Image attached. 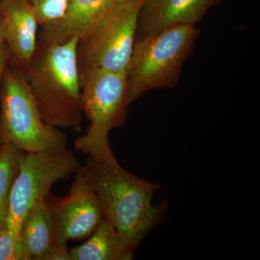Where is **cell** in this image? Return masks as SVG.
<instances>
[{
  "mask_svg": "<svg viewBox=\"0 0 260 260\" xmlns=\"http://www.w3.org/2000/svg\"><path fill=\"white\" fill-rule=\"evenodd\" d=\"M144 1L118 3L104 20L78 40L79 75L94 69L126 73L134 47L138 15Z\"/></svg>",
  "mask_w": 260,
  "mask_h": 260,
  "instance_id": "8992f818",
  "label": "cell"
},
{
  "mask_svg": "<svg viewBox=\"0 0 260 260\" xmlns=\"http://www.w3.org/2000/svg\"><path fill=\"white\" fill-rule=\"evenodd\" d=\"M79 246L70 249L71 260H131L135 251L107 219Z\"/></svg>",
  "mask_w": 260,
  "mask_h": 260,
  "instance_id": "7c38bea8",
  "label": "cell"
},
{
  "mask_svg": "<svg viewBox=\"0 0 260 260\" xmlns=\"http://www.w3.org/2000/svg\"><path fill=\"white\" fill-rule=\"evenodd\" d=\"M0 260H29L20 239L8 227L0 229Z\"/></svg>",
  "mask_w": 260,
  "mask_h": 260,
  "instance_id": "2e32d148",
  "label": "cell"
},
{
  "mask_svg": "<svg viewBox=\"0 0 260 260\" xmlns=\"http://www.w3.org/2000/svg\"><path fill=\"white\" fill-rule=\"evenodd\" d=\"M199 34L195 25H177L135 40L126 71L128 107L150 90L177 85Z\"/></svg>",
  "mask_w": 260,
  "mask_h": 260,
  "instance_id": "277c9868",
  "label": "cell"
},
{
  "mask_svg": "<svg viewBox=\"0 0 260 260\" xmlns=\"http://www.w3.org/2000/svg\"><path fill=\"white\" fill-rule=\"evenodd\" d=\"M75 174L66 196L56 198L49 194L46 198L56 242L59 244L88 239L106 219L102 203L83 166Z\"/></svg>",
  "mask_w": 260,
  "mask_h": 260,
  "instance_id": "ba28073f",
  "label": "cell"
},
{
  "mask_svg": "<svg viewBox=\"0 0 260 260\" xmlns=\"http://www.w3.org/2000/svg\"><path fill=\"white\" fill-rule=\"evenodd\" d=\"M144 0H118V3H133V2H142Z\"/></svg>",
  "mask_w": 260,
  "mask_h": 260,
  "instance_id": "ffe728a7",
  "label": "cell"
},
{
  "mask_svg": "<svg viewBox=\"0 0 260 260\" xmlns=\"http://www.w3.org/2000/svg\"><path fill=\"white\" fill-rule=\"evenodd\" d=\"M42 28L57 21L64 15L68 0H26Z\"/></svg>",
  "mask_w": 260,
  "mask_h": 260,
  "instance_id": "9a60e30c",
  "label": "cell"
},
{
  "mask_svg": "<svg viewBox=\"0 0 260 260\" xmlns=\"http://www.w3.org/2000/svg\"><path fill=\"white\" fill-rule=\"evenodd\" d=\"M102 203L107 220L135 251L165 218L167 205L152 200L161 185L126 172L117 161L88 157L83 166Z\"/></svg>",
  "mask_w": 260,
  "mask_h": 260,
  "instance_id": "6da1fadb",
  "label": "cell"
},
{
  "mask_svg": "<svg viewBox=\"0 0 260 260\" xmlns=\"http://www.w3.org/2000/svg\"><path fill=\"white\" fill-rule=\"evenodd\" d=\"M5 24L3 16L0 15V42H5Z\"/></svg>",
  "mask_w": 260,
  "mask_h": 260,
  "instance_id": "d6986e66",
  "label": "cell"
},
{
  "mask_svg": "<svg viewBox=\"0 0 260 260\" xmlns=\"http://www.w3.org/2000/svg\"><path fill=\"white\" fill-rule=\"evenodd\" d=\"M8 58H9V54H8V49L5 42H0V83H1L5 66L8 63Z\"/></svg>",
  "mask_w": 260,
  "mask_h": 260,
  "instance_id": "ac0fdd59",
  "label": "cell"
},
{
  "mask_svg": "<svg viewBox=\"0 0 260 260\" xmlns=\"http://www.w3.org/2000/svg\"><path fill=\"white\" fill-rule=\"evenodd\" d=\"M218 0H145L135 40L153 37L177 25H195Z\"/></svg>",
  "mask_w": 260,
  "mask_h": 260,
  "instance_id": "9c48e42d",
  "label": "cell"
},
{
  "mask_svg": "<svg viewBox=\"0 0 260 260\" xmlns=\"http://www.w3.org/2000/svg\"><path fill=\"white\" fill-rule=\"evenodd\" d=\"M0 15L5 20L8 63L23 70L37 48V16L26 0H0Z\"/></svg>",
  "mask_w": 260,
  "mask_h": 260,
  "instance_id": "30bf717a",
  "label": "cell"
},
{
  "mask_svg": "<svg viewBox=\"0 0 260 260\" xmlns=\"http://www.w3.org/2000/svg\"><path fill=\"white\" fill-rule=\"evenodd\" d=\"M118 0H68L63 16L42 28L39 39L58 44L79 40L107 16Z\"/></svg>",
  "mask_w": 260,
  "mask_h": 260,
  "instance_id": "8fae6325",
  "label": "cell"
},
{
  "mask_svg": "<svg viewBox=\"0 0 260 260\" xmlns=\"http://www.w3.org/2000/svg\"><path fill=\"white\" fill-rule=\"evenodd\" d=\"M19 239L29 260H43L56 244L46 199L37 203L26 214L20 226Z\"/></svg>",
  "mask_w": 260,
  "mask_h": 260,
  "instance_id": "4fadbf2b",
  "label": "cell"
},
{
  "mask_svg": "<svg viewBox=\"0 0 260 260\" xmlns=\"http://www.w3.org/2000/svg\"><path fill=\"white\" fill-rule=\"evenodd\" d=\"M43 260H71V256L67 244L56 243Z\"/></svg>",
  "mask_w": 260,
  "mask_h": 260,
  "instance_id": "e0dca14e",
  "label": "cell"
},
{
  "mask_svg": "<svg viewBox=\"0 0 260 260\" xmlns=\"http://www.w3.org/2000/svg\"><path fill=\"white\" fill-rule=\"evenodd\" d=\"M0 145L27 153H58L68 149V137L47 124L23 70L7 63L0 83Z\"/></svg>",
  "mask_w": 260,
  "mask_h": 260,
  "instance_id": "3957f363",
  "label": "cell"
},
{
  "mask_svg": "<svg viewBox=\"0 0 260 260\" xmlns=\"http://www.w3.org/2000/svg\"><path fill=\"white\" fill-rule=\"evenodd\" d=\"M46 42L37 48L23 73L44 121L57 129H78L83 120L77 44Z\"/></svg>",
  "mask_w": 260,
  "mask_h": 260,
  "instance_id": "7a4b0ae2",
  "label": "cell"
},
{
  "mask_svg": "<svg viewBox=\"0 0 260 260\" xmlns=\"http://www.w3.org/2000/svg\"><path fill=\"white\" fill-rule=\"evenodd\" d=\"M78 158L67 149L58 153L23 152L9 197L7 227L19 239L26 214L50 194L52 186L80 169Z\"/></svg>",
  "mask_w": 260,
  "mask_h": 260,
  "instance_id": "52a82bcc",
  "label": "cell"
},
{
  "mask_svg": "<svg viewBox=\"0 0 260 260\" xmlns=\"http://www.w3.org/2000/svg\"><path fill=\"white\" fill-rule=\"evenodd\" d=\"M79 75L82 112L90 126L83 136L75 140V150L96 160L116 162L109 136L112 129L126 122V73L94 69Z\"/></svg>",
  "mask_w": 260,
  "mask_h": 260,
  "instance_id": "5b68a950",
  "label": "cell"
},
{
  "mask_svg": "<svg viewBox=\"0 0 260 260\" xmlns=\"http://www.w3.org/2000/svg\"><path fill=\"white\" fill-rule=\"evenodd\" d=\"M23 152L13 145H0V229L7 227L10 189Z\"/></svg>",
  "mask_w": 260,
  "mask_h": 260,
  "instance_id": "5bb4252c",
  "label": "cell"
}]
</instances>
